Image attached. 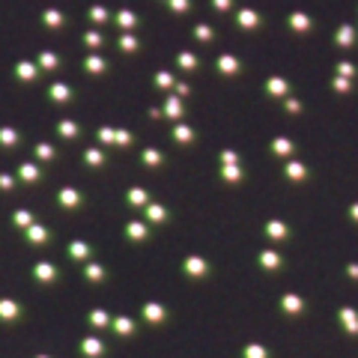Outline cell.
I'll return each instance as SVG.
<instances>
[{"label": "cell", "mask_w": 358, "mask_h": 358, "mask_svg": "<svg viewBox=\"0 0 358 358\" xmlns=\"http://www.w3.org/2000/svg\"><path fill=\"white\" fill-rule=\"evenodd\" d=\"M15 179L24 182V185H36V182H42V167H39V164H30V162L18 164V167H15Z\"/></svg>", "instance_id": "cell-1"}, {"label": "cell", "mask_w": 358, "mask_h": 358, "mask_svg": "<svg viewBox=\"0 0 358 358\" xmlns=\"http://www.w3.org/2000/svg\"><path fill=\"white\" fill-rule=\"evenodd\" d=\"M15 78H18L21 84H36V78H39V66L30 63V60H18V63H15Z\"/></svg>", "instance_id": "cell-2"}, {"label": "cell", "mask_w": 358, "mask_h": 358, "mask_svg": "<svg viewBox=\"0 0 358 358\" xmlns=\"http://www.w3.org/2000/svg\"><path fill=\"white\" fill-rule=\"evenodd\" d=\"M33 278H36L39 284H51V281L57 278V269H54L51 263H36V266H33Z\"/></svg>", "instance_id": "cell-3"}, {"label": "cell", "mask_w": 358, "mask_h": 358, "mask_svg": "<svg viewBox=\"0 0 358 358\" xmlns=\"http://www.w3.org/2000/svg\"><path fill=\"white\" fill-rule=\"evenodd\" d=\"M21 140H24V134H21L18 129H12V126H0V146L9 149V146H18Z\"/></svg>", "instance_id": "cell-4"}, {"label": "cell", "mask_w": 358, "mask_h": 358, "mask_svg": "<svg viewBox=\"0 0 358 358\" xmlns=\"http://www.w3.org/2000/svg\"><path fill=\"white\" fill-rule=\"evenodd\" d=\"M48 236H51V233H48V227H45V224H33L30 230H24V239H27L30 245H45V242H48Z\"/></svg>", "instance_id": "cell-5"}, {"label": "cell", "mask_w": 358, "mask_h": 358, "mask_svg": "<svg viewBox=\"0 0 358 358\" xmlns=\"http://www.w3.org/2000/svg\"><path fill=\"white\" fill-rule=\"evenodd\" d=\"M57 203H60L63 209H78L81 194H78L75 188H60V191H57Z\"/></svg>", "instance_id": "cell-6"}, {"label": "cell", "mask_w": 358, "mask_h": 358, "mask_svg": "<svg viewBox=\"0 0 358 358\" xmlns=\"http://www.w3.org/2000/svg\"><path fill=\"white\" fill-rule=\"evenodd\" d=\"M36 215H33L30 209H15L12 212V227H18V230H30L36 221H33Z\"/></svg>", "instance_id": "cell-7"}, {"label": "cell", "mask_w": 358, "mask_h": 358, "mask_svg": "<svg viewBox=\"0 0 358 358\" xmlns=\"http://www.w3.org/2000/svg\"><path fill=\"white\" fill-rule=\"evenodd\" d=\"M48 98L57 101V105H63V101L72 98V90H69L66 84H51V87H48Z\"/></svg>", "instance_id": "cell-8"}, {"label": "cell", "mask_w": 358, "mask_h": 358, "mask_svg": "<svg viewBox=\"0 0 358 358\" xmlns=\"http://www.w3.org/2000/svg\"><path fill=\"white\" fill-rule=\"evenodd\" d=\"M21 314V308L12 298H0V320H15Z\"/></svg>", "instance_id": "cell-9"}, {"label": "cell", "mask_w": 358, "mask_h": 358, "mask_svg": "<svg viewBox=\"0 0 358 358\" xmlns=\"http://www.w3.org/2000/svg\"><path fill=\"white\" fill-rule=\"evenodd\" d=\"M69 257H72V260L90 257V245H87V242H69Z\"/></svg>", "instance_id": "cell-10"}, {"label": "cell", "mask_w": 358, "mask_h": 358, "mask_svg": "<svg viewBox=\"0 0 358 358\" xmlns=\"http://www.w3.org/2000/svg\"><path fill=\"white\" fill-rule=\"evenodd\" d=\"M98 137H101V140H108V143H129V134H126V131L101 129V131H98Z\"/></svg>", "instance_id": "cell-11"}, {"label": "cell", "mask_w": 358, "mask_h": 358, "mask_svg": "<svg viewBox=\"0 0 358 358\" xmlns=\"http://www.w3.org/2000/svg\"><path fill=\"white\" fill-rule=\"evenodd\" d=\"M42 24H45V27H60V24H63V15H60L57 9H45V12H42Z\"/></svg>", "instance_id": "cell-12"}, {"label": "cell", "mask_w": 358, "mask_h": 358, "mask_svg": "<svg viewBox=\"0 0 358 358\" xmlns=\"http://www.w3.org/2000/svg\"><path fill=\"white\" fill-rule=\"evenodd\" d=\"M39 69H45V72H51V69H57V54H51V51H42L39 54V60H36Z\"/></svg>", "instance_id": "cell-13"}, {"label": "cell", "mask_w": 358, "mask_h": 358, "mask_svg": "<svg viewBox=\"0 0 358 358\" xmlns=\"http://www.w3.org/2000/svg\"><path fill=\"white\" fill-rule=\"evenodd\" d=\"M57 131H60V137H66V140L78 137V126L75 123H57Z\"/></svg>", "instance_id": "cell-14"}, {"label": "cell", "mask_w": 358, "mask_h": 358, "mask_svg": "<svg viewBox=\"0 0 358 358\" xmlns=\"http://www.w3.org/2000/svg\"><path fill=\"white\" fill-rule=\"evenodd\" d=\"M57 152H54V146H48V143H39L36 146V159H42V162H51Z\"/></svg>", "instance_id": "cell-15"}, {"label": "cell", "mask_w": 358, "mask_h": 358, "mask_svg": "<svg viewBox=\"0 0 358 358\" xmlns=\"http://www.w3.org/2000/svg\"><path fill=\"white\" fill-rule=\"evenodd\" d=\"M15 188V176L12 173H0V191H12Z\"/></svg>", "instance_id": "cell-16"}, {"label": "cell", "mask_w": 358, "mask_h": 358, "mask_svg": "<svg viewBox=\"0 0 358 358\" xmlns=\"http://www.w3.org/2000/svg\"><path fill=\"white\" fill-rule=\"evenodd\" d=\"M101 69H105V60H98V57L87 60V72H101Z\"/></svg>", "instance_id": "cell-17"}, {"label": "cell", "mask_w": 358, "mask_h": 358, "mask_svg": "<svg viewBox=\"0 0 358 358\" xmlns=\"http://www.w3.org/2000/svg\"><path fill=\"white\" fill-rule=\"evenodd\" d=\"M87 164H101V152H96V149H87Z\"/></svg>", "instance_id": "cell-18"}, {"label": "cell", "mask_w": 358, "mask_h": 358, "mask_svg": "<svg viewBox=\"0 0 358 358\" xmlns=\"http://www.w3.org/2000/svg\"><path fill=\"white\" fill-rule=\"evenodd\" d=\"M87 278H90V281H98V278H101V266H90V269H87Z\"/></svg>", "instance_id": "cell-19"}, {"label": "cell", "mask_w": 358, "mask_h": 358, "mask_svg": "<svg viewBox=\"0 0 358 358\" xmlns=\"http://www.w3.org/2000/svg\"><path fill=\"white\" fill-rule=\"evenodd\" d=\"M84 42H87V45H93V48H96L98 42H101V36H98V33H87V36H84Z\"/></svg>", "instance_id": "cell-20"}, {"label": "cell", "mask_w": 358, "mask_h": 358, "mask_svg": "<svg viewBox=\"0 0 358 358\" xmlns=\"http://www.w3.org/2000/svg\"><path fill=\"white\" fill-rule=\"evenodd\" d=\"M90 18H93V21H105L108 15H105V9H101V6H96V9L90 12Z\"/></svg>", "instance_id": "cell-21"}, {"label": "cell", "mask_w": 358, "mask_h": 358, "mask_svg": "<svg viewBox=\"0 0 358 358\" xmlns=\"http://www.w3.org/2000/svg\"><path fill=\"white\" fill-rule=\"evenodd\" d=\"M120 24H123V27H131V24H134V18H131V12H123V15H120Z\"/></svg>", "instance_id": "cell-22"}, {"label": "cell", "mask_w": 358, "mask_h": 358, "mask_svg": "<svg viewBox=\"0 0 358 358\" xmlns=\"http://www.w3.org/2000/svg\"><path fill=\"white\" fill-rule=\"evenodd\" d=\"M134 45H137V42H134V39H131V36H126V39H123V48H126V51H131V48H134Z\"/></svg>", "instance_id": "cell-23"}]
</instances>
